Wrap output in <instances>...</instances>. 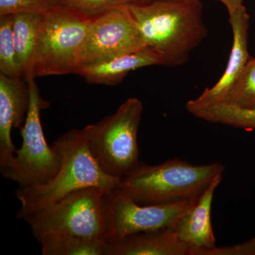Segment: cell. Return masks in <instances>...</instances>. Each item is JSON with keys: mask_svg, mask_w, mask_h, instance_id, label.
Masks as SVG:
<instances>
[{"mask_svg": "<svg viewBox=\"0 0 255 255\" xmlns=\"http://www.w3.org/2000/svg\"><path fill=\"white\" fill-rule=\"evenodd\" d=\"M39 36L25 81L78 73L81 50L91 16L54 5L44 12Z\"/></svg>", "mask_w": 255, "mask_h": 255, "instance_id": "4", "label": "cell"}, {"mask_svg": "<svg viewBox=\"0 0 255 255\" xmlns=\"http://www.w3.org/2000/svg\"><path fill=\"white\" fill-rule=\"evenodd\" d=\"M54 0H0V16L21 12H46Z\"/></svg>", "mask_w": 255, "mask_h": 255, "instance_id": "21", "label": "cell"}, {"mask_svg": "<svg viewBox=\"0 0 255 255\" xmlns=\"http://www.w3.org/2000/svg\"><path fill=\"white\" fill-rule=\"evenodd\" d=\"M43 255H107L108 242L60 233H48L38 241Z\"/></svg>", "mask_w": 255, "mask_h": 255, "instance_id": "16", "label": "cell"}, {"mask_svg": "<svg viewBox=\"0 0 255 255\" xmlns=\"http://www.w3.org/2000/svg\"><path fill=\"white\" fill-rule=\"evenodd\" d=\"M255 255V238L251 241L235 247L214 248L209 249L192 250L191 255Z\"/></svg>", "mask_w": 255, "mask_h": 255, "instance_id": "22", "label": "cell"}, {"mask_svg": "<svg viewBox=\"0 0 255 255\" xmlns=\"http://www.w3.org/2000/svg\"><path fill=\"white\" fill-rule=\"evenodd\" d=\"M52 145L61 157L59 170L44 184L17 188L15 194L21 205L18 219L25 220L74 191L89 187L108 191L118 184L119 179L106 174L92 155L85 127L69 130Z\"/></svg>", "mask_w": 255, "mask_h": 255, "instance_id": "2", "label": "cell"}, {"mask_svg": "<svg viewBox=\"0 0 255 255\" xmlns=\"http://www.w3.org/2000/svg\"><path fill=\"white\" fill-rule=\"evenodd\" d=\"M173 228L130 235L109 243L107 255H190Z\"/></svg>", "mask_w": 255, "mask_h": 255, "instance_id": "14", "label": "cell"}, {"mask_svg": "<svg viewBox=\"0 0 255 255\" xmlns=\"http://www.w3.org/2000/svg\"><path fill=\"white\" fill-rule=\"evenodd\" d=\"M29 104L28 82L0 73V169L9 163L17 150L11 140V130L23 127Z\"/></svg>", "mask_w": 255, "mask_h": 255, "instance_id": "11", "label": "cell"}, {"mask_svg": "<svg viewBox=\"0 0 255 255\" xmlns=\"http://www.w3.org/2000/svg\"><path fill=\"white\" fill-rule=\"evenodd\" d=\"M221 162L194 165L179 158L154 165L140 162L117 187L140 205L174 204L194 199L224 173Z\"/></svg>", "mask_w": 255, "mask_h": 255, "instance_id": "3", "label": "cell"}, {"mask_svg": "<svg viewBox=\"0 0 255 255\" xmlns=\"http://www.w3.org/2000/svg\"><path fill=\"white\" fill-rule=\"evenodd\" d=\"M223 176L220 174L215 178L209 187L192 201L174 228L181 241L191 247V252L216 246V238L211 224V206L215 191Z\"/></svg>", "mask_w": 255, "mask_h": 255, "instance_id": "12", "label": "cell"}, {"mask_svg": "<svg viewBox=\"0 0 255 255\" xmlns=\"http://www.w3.org/2000/svg\"><path fill=\"white\" fill-rule=\"evenodd\" d=\"M219 103L248 110L255 109V57L250 58L237 81Z\"/></svg>", "mask_w": 255, "mask_h": 255, "instance_id": "18", "label": "cell"}, {"mask_svg": "<svg viewBox=\"0 0 255 255\" xmlns=\"http://www.w3.org/2000/svg\"><path fill=\"white\" fill-rule=\"evenodd\" d=\"M140 0H54L55 5L80 11L95 17L119 6L138 4Z\"/></svg>", "mask_w": 255, "mask_h": 255, "instance_id": "20", "label": "cell"}, {"mask_svg": "<svg viewBox=\"0 0 255 255\" xmlns=\"http://www.w3.org/2000/svg\"><path fill=\"white\" fill-rule=\"evenodd\" d=\"M155 1H162V0H140L138 4H144V3L152 2ZM168 1H181V0H168Z\"/></svg>", "mask_w": 255, "mask_h": 255, "instance_id": "24", "label": "cell"}, {"mask_svg": "<svg viewBox=\"0 0 255 255\" xmlns=\"http://www.w3.org/2000/svg\"><path fill=\"white\" fill-rule=\"evenodd\" d=\"M0 73L10 78H22L16 58L13 14L0 16Z\"/></svg>", "mask_w": 255, "mask_h": 255, "instance_id": "19", "label": "cell"}, {"mask_svg": "<svg viewBox=\"0 0 255 255\" xmlns=\"http://www.w3.org/2000/svg\"><path fill=\"white\" fill-rule=\"evenodd\" d=\"M228 14L233 41L226 70L214 86L207 87L197 98L189 100L186 104V108L204 107L221 102L237 81L251 58L248 52L250 15L246 8L243 6Z\"/></svg>", "mask_w": 255, "mask_h": 255, "instance_id": "10", "label": "cell"}, {"mask_svg": "<svg viewBox=\"0 0 255 255\" xmlns=\"http://www.w3.org/2000/svg\"><path fill=\"white\" fill-rule=\"evenodd\" d=\"M221 1L227 8L228 14L238 11L241 9L243 6V0H218Z\"/></svg>", "mask_w": 255, "mask_h": 255, "instance_id": "23", "label": "cell"}, {"mask_svg": "<svg viewBox=\"0 0 255 255\" xmlns=\"http://www.w3.org/2000/svg\"><path fill=\"white\" fill-rule=\"evenodd\" d=\"M128 7L147 47L155 50L162 65H184L208 36L201 0H162Z\"/></svg>", "mask_w": 255, "mask_h": 255, "instance_id": "1", "label": "cell"}, {"mask_svg": "<svg viewBox=\"0 0 255 255\" xmlns=\"http://www.w3.org/2000/svg\"><path fill=\"white\" fill-rule=\"evenodd\" d=\"M105 191L98 187L74 191L24 221L37 241L48 233H60L108 242L102 204Z\"/></svg>", "mask_w": 255, "mask_h": 255, "instance_id": "7", "label": "cell"}, {"mask_svg": "<svg viewBox=\"0 0 255 255\" xmlns=\"http://www.w3.org/2000/svg\"><path fill=\"white\" fill-rule=\"evenodd\" d=\"M30 104L23 127L19 129L22 145L14 157L0 169L3 177L19 187L44 184L54 177L61 165V157L47 143L41 121V112L49 103L40 95L35 79L28 80Z\"/></svg>", "mask_w": 255, "mask_h": 255, "instance_id": "6", "label": "cell"}, {"mask_svg": "<svg viewBox=\"0 0 255 255\" xmlns=\"http://www.w3.org/2000/svg\"><path fill=\"white\" fill-rule=\"evenodd\" d=\"M147 48L128 6L109 10L92 18L82 45L81 65Z\"/></svg>", "mask_w": 255, "mask_h": 255, "instance_id": "9", "label": "cell"}, {"mask_svg": "<svg viewBox=\"0 0 255 255\" xmlns=\"http://www.w3.org/2000/svg\"><path fill=\"white\" fill-rule=\"evenodd\" d=\"M162 65L157 53L147 47L133 53L107 57L80 66L78 75L88 83L114 86L130 72L152 65Z\"/></svg>", "mask_w": 255, "mask_h": 255, "instance_id": "13", "label": "cell"}, {"mask_svg": "<svg viewBox=\"0 0 255 255\" xmlns=\"http://www.w3.org/2000/svg\"><path fill=\"white\" fill-rule=\"evenodd\" d=\"M142 111L141 101L131 97L112 115L85 127L89 150L111 177L122 179L140 163L137 132Z\"/></svg>", "mask_w": 255, "mask_h": 255, "instance_id": "5", "label": "cell"}, {"mask_svg": "<svg viewBox=\"0 0 255 255\" xmlns=\"http://www.w3.org/2000/svg\"><path fill=\"white\" fill-rule=\"evenodd\" d=\"M194 199L174 204L144 206L117 187L106 191L102 204L107 241L114 243L139 233L174 229Z\"/></svg>", "mask_w": 255, "mask_h": 255, "instance_id": "8", "label": "cell"}, {"mask_svg": "<svg viewBox=\"0 0 255 255\" xmlns=\"http://www.w3.org/2000/svg\"><path fill=\"white\" fill-rule=\"evenodd\" d=\"M44 13L21 12L13 14V33L16 58L24 80L36 49Z\"/></svg>", "mask_w": 255, "mask_h": 255, "instance_id": "15", "label": "cell"}, {"mask_svg": "<svg viewBox=\"0 0 255 255\" xmlns=\"http://www.w3.org/2000/svg\"><path fill=\"white\" fill-rule=\"evenodd\" d=\"M196 118L247 130H255V109H241L224 103L187 109Z\"/></svg>", "mask_w": 255, "mask_h": 255, "instance_id": "17", "label": "cell"}]
</instances>
